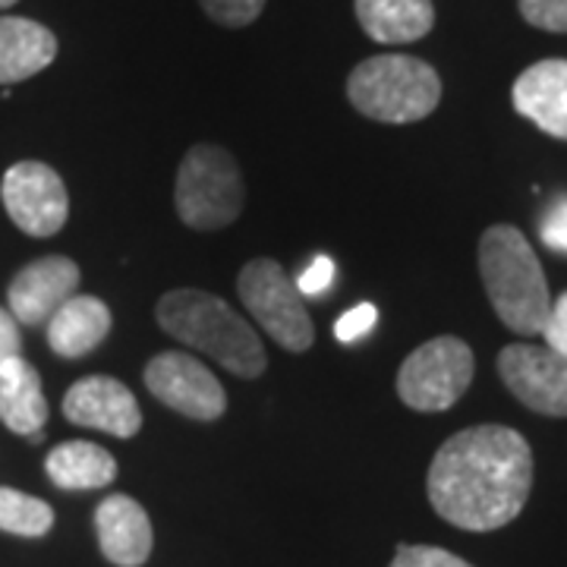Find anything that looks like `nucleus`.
Segmentation results:
<instances>
[{
  "mask_svg": "<svg viewBox=\"0 0 567 567\" xmlns=\"http://www.w3.org/2000/svg\"><path fill=\"white\" fill-rule=\"evenodd\" d=\"M476 360L461 338H432L416 347L398 372V394L410 410L442 413L466 394L473 382Z\"/></svg>",
  "mask_w": 567,
  "mask_h": 567,
  "instance_id": "0eeeda50",
  "label": "nucleus"
},
{
  "mask_svg": "<svg viewBox=\"0 0 567 567\" xmlns=\"http://www.w3.org/2000/svg\"><path fill=\"white\" fill-rule=\"evenodd\" d=\"M353 10L365 35L382 44L420 41L435 25L432 0H353Z\"/></svg>",
  "mask_w": 567,
  "mask_h": 567,
  "instance_id": "f3484780",
  "label": "nucleus"
},
{
  "mask_svg": "<svg viewBox=\"0 0 567 567\" xmlns=\"http://www.w3.org/2000/svg\"><path fill=\"white\" fill-rule=\"evenodd\" d=\"M199 7L205 10V17L215 20L218 25L244 29V25L262 17L265 0H199Z\"/></svg>",
  "mask_w": 567,
  "mask_h": 567,
  "instance_id": "412c9836",
  "label": "nucleus"
},
{
  "mask_svg": "<svg viewBox=\"0 0 567 567\" xmlns=\"http://www.w3.org/2000/svg\"><path fill=\"white\" fill-rule=\"evenodd\" d=\"M347 99L369 121L416 123L442 102V76L420 58L379 54L353 66Z\"/></svg>",
  "mask_w": 567,
  "mask_h": 567,
  "instance_id": "20e7f679",
  "label": "nucleus"
},
{
  "mask_svg": "<svg viewBox=\"0 0 567 567\" xmlns=\"http://www.w3.org/2000/svg\"><path fill=\"white\" fill-rule=\"evenodd\" d=\"M155 319L183 347L203 350L215 363L240 379H259L265 372V347L256 328L234 312L227 300L208 290H171L158 300Z\"/></svg>",
  "mask_w": 567,
  "mask_h": 567,
  "instance_id": "f03ea898",
  "label": "nucleus"
},
{
  "mask_svg": "<svg viewBox=\"0 0 567 567\" xmlns=\"http://www.w3.org/2000/svg\"><path fill=\"white\" fill-rule=\"evenodd\" d=\"M539 237L548 249L567 252V196H558L548 205L543 221H539Z\"/></svg>",
  "mask_w": 567,
  "mask_h": 567,
  "instance_id": "393cba45",
  "label": "nucleus"
},
{
  "mask_svg": "<svg viewBox=\"0 0 567 567\" xmlns=\"http://www.w3.org/2000/svg\"><path fill=\"white\" fill-rule=\"evenodd\" d=\"M145 388L162 401L164 406L183 413L196 423H215L227 410L224 385L205 369L196 357L171 350L158 353L145 365Z\"/></svg>",
  "mask_w": 567,
  "mask_h": 567,
  "instance_id": "1a4fd4ad",
  "label": "nucleus"
},
{
  "mask_svg": "<svg viewBox=\"0 0 567 567\" xmlns=\"http://www.w3.org/2000/svg\"><path fill=\"white\" fill-rule=\"evenodd\" d=\"M244 199V177L227 148L199 142L186 152L174 186V205L183 224L193 230H221L240 218Z\"/></svg>",
  "mask_w": 567,
  "mask_h": 567,
  "instance_id": "39448f33",
  "label": "nucleus"
},
{
  "mask_svg": "<svg viewBox=\"0 0 567 567\" xmlns=\"http://www.w3.org/2000/svg\"><path fill=\"white\" fill-rule=\"evenodd\" d=\"M44 470L51 483L66 492L104 488L117 480V461L111 457V451L92 442H63L48 454Z\"/></svg>",
  "mask_w": 567,
  "mask_h": 567,
  "instance_id": "6ab92c4d",
  "label": "nucleus"
},
{
  "mask_svg": "<svg viewBox=\"0 0 567 567\" xmlns=\"http://www.w3.org/2000/svg\"><path fill=\"white\" fill-rule=\"evenodd\" d=\"M391 567H473L461 555L439 546H401Z\"/></svg>",
  "mask_w": 567,
  "mask_h": 567,
  "instance_id": "5701e85b",
  "label": "nucleus"
},
{
  "mask_svg": "<svg viewBox=\"0 0 567 567\" xmlns=\"http://www.w3.org/2000/svg\"><path fill=\"white\" fill-rule=\"evenodd\" d=\"M54 527V511L35 495L0 486V529L13 536H44Z\"/></svg>",
  "mask_w": 567,
  "mask_h": 567,
  "instance_id": "aec40b11",
  "label": "nucleus"
},
{
  "mask_svg": "<svg viewBox=\"0 0 567 567\" xmlns=\"http://www.w3.org/2000/svg\"><path fill=\"white\" fill-rule=\"evenodd\" d=\"M20 350H22L20 322H17L7 309H0V363H7V360L20 357Z\"/></svg>",
  "mask_w": 567,
  "mask_h": 567,
  "instance_id": "cd10ccee",
  "label": "nucleus"
},
{
  "mask_svg": "<svg viewBox=\"0 0 567 567\" xmlns=\"http://www.w3.org/2000/svg\"><path fill=\"white\" fill-rule=\"evenodd\" d=\"M511 102L520 117L567 142V61L551 58L527 66L511 89Z\"/></svg>",
  "mask_w": 567,
  "mask_h": 567,
  "instance_id": "ddd939ff",
  "label": "nucleus"
},
{
  "mask_svg": "<svg viewBox=\"0 0 567 567\" xmlns=\"http://www.w3.org/2000/svg\"><path fill=\"white\" fill-rule=\"evenodd\" d=\"M543 338H546L548 350L567 357V290L558 300H551L548 319L543 324Z\"/></svg>",
  "mask_w": 567,
  "mask_h": 567,
  "instance_id": "a878e982",
  "label": "nucleus"
},
{
  "mask_svg": "<svg viewBox=\"0 0 567 567\" xmlns=\"http://www.w3.org/2000/svg\"><path fill=\"white\" fill-rule=\"evenodd\" d=\"M429 505L451 527L492 533L507 527L533 488V451L511 425H470L435 451L429 476Z\"/></svg>",
  "mask_w": 567,
  "mask_h": 567,
  "instance_id": "f257e3e1",
  "label": "nucleus"
},
{
  "mask_svg": "<svg viewBox=\"0 0 567 567\" xmlns=\"http://www.w3.org/2000/svg\"><path fill=\"white\" fill-rule=\"evenodd\" d=\"M58 58V39L48 25L25 17H0V85L32 80Z\"/></svg>",
  "mask_w": 567,
  "mask_h": 567,
  "instance_id": "dca6fc26",
  "label": "nucleus"
},
{
  "mask_svg": "<svg viewBox=\"0 0 567 567\" xmlns=\"http://www.w3.org/2000/svg\"><path fill=\"white\" fill-rule=\"evenodd\" d=\"M114 316L104 300L76 293L48 319V344L58 357L76 360L92 353L111 334Z\"/></svg>",
  "mask_w": 567,
  "mask_h": 567,
  "instance_id": "2eb2a0df",
  "label": "nucleus"
},
{
  "mask_svg": "<svg viewBox=\"0 0 567 567\" xmlns=\"http://www.w3.org/2000/svg\"><path fill=\"white\" fill-rule=\"evenodd\" d=\"M379 322V309L372 303H360L353 309H347L344 316L334 322V338L341 344H357L360 338H365L372 331V324Z\"/></svg>",
  "mask_w": 567,
  "mask_h": 567,
  "instance_id": "b1692460",
  "label": "nucleus"
},
{
  "mask_svg": "<svg viewBox=\"0 0 567 567\" xmlns=\"http://www.w3.org/2000/svg\"><path fill=\"white\" fill-rule=\"evenodd\" d=\"M3 208L29 237L61 234L70 215V196L61 174L41 162H20L3 174Z\"/></svg>",
  "mask_w": 567,
  "mask_h": 567,
  "instance_id": "6e6552de",
  "label": "nucleus"
},
{
  "mask_svg": "<svg viewBox=\"0 0 567 567\" xmlns=\"http://www.w3.org/2000/svg\"><path fill=\"white\" fill-rule=\"evenodd\" d=\"M331 284H334V262H331L328 256H316V259L309 262V268L300 275L297 290H300L303 297H322Z\"/></svg>",
  "mask_w": 567,
  "mask_h": 567,
  "instance_id": "bb28decb",
  "label": "nucleus"
},
{
  "mask_svg": "<svg viewBox=\"0 0 567 567\" xmlns=\"http://www.w3.org/2000/svg\"><path fill=\"white\" fill-rule=\"evenodd\" d=\"M80 265L66 256H44L25 265L13 278L7 300H10V316L25 328L48 324V319L61 309L70 297H76L80 287Z\"/></svg>",
  "mask_w": 567,
  "mask_h": 567,
  "instance_id": "9b49d317",
  "label": "nucleus"
},
{
  "mask_svg": "<svg viewBox=\"0 0 567 567\" xmlns=\"http://www.w3.org/2000/svg\"><path fill=\"white\" fill-rule=\"evenodd\" d=\"M480 275L488 303L505 328L533 338L543 334L551 293L543 262L529 240L511 224H492L480 240Z\"/></svg>",
  "mask_w": 567,
  "mask_h": 567,
  "instance_id": "7ed1b4c3",
  "label": "nucleus"
},
{
  "mask_svg": "<svg viewBox=\"0 0 567 567\" xmlns=\"http://www.w3.org/2000/svg\"><path fill=\"white\" fill-rule=\"evenodd\" d=\"M240 300L249 316L262 324L268 338H275L284 350L303 353L316 341V328L303 303L297 281L275 259H252L244 265L237 278Z\"/></svg>",
  "mask_w": 567,
  "mask_h": 567,
  "instance_id": "423d86ee",
  "label": "nucleus"
},
{
  "mask_svg": "<svg viewBox=\"0 0 567 567\" xmlns=\"http://www.w3.org/2000/svg\"><path fill=\"white\" fill-rule=\"evenodd\" d=\"M63 416L114 439H133L142 429V410L133 391L111 375H89L70 388L63 398Z\"/></svg>",
  "mask_w": 567,
  "mask_h": 567,
  "instance_id": "f8f14e48",
  "label": "nucleus"
},
{
  "mask_svg": "<svg viewBox=\"0 0 567 567\" xmlns=\"http://www.w3.org/2000/svg\"><path fill=\"white\" fill-rule=\"evenodd\" d=\"M102 555L117 567H142L152 555L155 533L145 507L130 495H107L95 511Z\"/></svg>",
  "mask_w": 567,
  "mask_h": 567,
  "instance_id": "4468645a",
  "label": "nucleus"
},
{
  "mask_svg": "<svg viewBox=\"0 0 567 567\" xmlns=\"http://www.w3.org/2000/svg\"><path fill=\"white\" fill-rule=\"evenodd\" d=\"M517 7L529 25L567 35V0H517Z\"/></svg>",
  "mask_w": 567,
  "mask_h": 567,
  "instance_id": "4be33fe9",
  "label": "nucleus"
},
{
  "mask_svg": "<svg viewBox=\"0 0 567 567\" xmlns=\"http://www.w3.org/2000/svg\"><path fill=\"white\" fill-rule=\"evenodd\" d=\"M17 0H0V10H7V7H13Z\"/></svg>",
  "mask_w": 567,
  "mask_h": 567,
  "instance_id": "c85d7f7f",
  "label": "nucleus"
},
{
  "mask_svg": "<svg viewBox=\"0 0 567 567\" xmlns=\"http://www.w3.org/2000/svg\"><path fill=\"white\" fill-rule=\"evenodd\" d=\"M498 375L520 404L539 416H567V357L533 344H507Z\"/></svg>",
  "mask_w": 567,
  "mask_h": 567,
  "instance_id": "9d476101",
  "label": "nucleus"
},
{
  "mask_svg": "<svg viewBox=\"0 0 567 567\" xmlns=\"http://www.w3.org/2000/svg\"><path fill=\"white\" fill-rule=\"evenodd\" d=\"M0 420L17 435H39L48 423V401L35 365L22 357L0 363Z\"/></svg>",
  "mask_w": 567,
  "mask_h": 567,
  "instance_id": "a211bd4d",
  "label": "nucleus"
}]
</instances>
